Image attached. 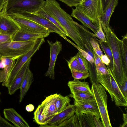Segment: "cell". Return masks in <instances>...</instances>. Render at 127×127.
I'll list each match as a JSON object with an SVG mask.
<instances>
[{
	"label": "cell",
	"instance_id": "40",
	"mask_svg": "<svg viewBox=\"0 0 127 127\" xmlns=\"http://www.w3.org/2000/svg\"><path fill=\"white\" fill-rule=\"evenodd\" d=\"M70 7H75L82 0H59Z\"/></svg>",
	"mask_w": 127,
	"mask_h": 127
},
{
	"label": "cell",
	"instance_id": "19",
	"mask_svg": "<svg viewBox=\"0 0 127 127\" xmlns=\"http://www.w3.org/2000/svg\"><path fill=\"white\" fill-rule=\"evenodd\" d=\"M74 22L78 27L80 36L85 46L86 51L94 57L93 49L90 42L91 37H93L95 38L93 35V33L83 25L75 21Z\"/></svg>",
	"mask_w": 127,
	"mask_h": 127
},
{
	"label": "cell",
	"instance_id": "33",
	"mask_svg": "<svg viewBox=\"0 0 127 127\" xmlns=\"http://www.w3.org/2000/svg\"><path fill=\"white\" fill-rule=\"evenodd\" d=\"M72 76L74 79L82 80L85 79L89 77V72L82 71L77 70L71 69Z\"/></svg>",
	"mask_w": 127,
	"mask_h": 127
},
{
	"label": "cell",
	"instance_id": "8",
	"mask_svg": "<svg viewBox=\"0 0 127 127\" xmlns=\"http://www.w3.org/2000/svg\"><path fill=\"white\" fill-rule=\"evenodd\" d=\"M42 43L40 41H36L33 46L27 53L17 59L15 64L5 80L2 85L8 88L12 83L22 68L27 61L33 56L41 47Z\"/></svg>",
	"mask_w": 127,
	"mask_h": 127
},
{
	"label": "cell",
	"instance_id": "34",
	"mask_svg": "<svg viewBox=\"0 0 127 127\" xmlns=\"http://www.w3.org/2000/svg\"><path fill=\"white\" fill-rule=\"evenodd\" d=\"M75 55L84 71L89 72V64L87 60L82 55L79 51Z\"/></svg>",
	"mask_w": 127,
	"mask_h": 127
},
{
	"label": "cell",
	"instance_id": "11",
	"mask_svg": "<svg viewBox=\"0 0 127 127\" xmlns=\"http://www.w3.org/2000/svg\"><path fill=\"white\" fill-rule=\"evenodd\" d=\"M17 13L23 17L46 28L50 33H56L65 40H67L66 35L58 28L45 18L31 13Z\"/></svg>",
	"mask_w": 127,
	"mask_h": 127
},
{
	"label": "cell",
	"instance_id": "12",
	"mask_svg": "<svg viewBox=\"0 0 127 127\" xmlns=\"http://www.w3.org/2000/svg\"><path fill=\"white\" fill-rule=\"evenodd\" d=\"M47 42L50 48V59L48 68L45 74V76L54 80L55 64L57 56L62 50V45L61 42L58 40L54 43L48 40Z\"/></svg>",
	"mask_w": 127,
	"mask_h": 127
},
{
	"label": "cell",
	"instance_id": "14",
	"mask_svg": "<svg viewBox=\"0 0 127 127\" xmlns=\"http://www.w3.org/2000/svg\"><path fill=\"white\" fill-rule=\"evenodd\" d=\"M75 107L74 105L69 104L65 109L50 119L47 124L57 127L60 124L73 115L75 113Z\"/></svg>",
	"mask_w": 127,
	"mask_h": 127
},
{
	"label": "cell",
	"instance_id": "43",
	"mask_svg": "<svg viewBox=\"0 0 127 127\" xmlns=\"http://www.w3.org/2000/svg\"><path fill=\"white\" fill-rule=\"evenodd\" d=\"M15 126L2 118L0 114V127H15Z\"/></svg>",
	"mask_w": 127,
	"mask_h": 127
},
{
	"label": "cell",
	"instance_id": "36",
	"mask_svg": "<svg viewBox=\"0 0 127 127\" xmlns=\"http://www.w3.org/2000/svg\"><path fill=\"white\" fill-rule=\"evenodd\" d=\"M68 41L75 47L80 52L82 55L92 65H93L94 63V58L92 56L85 51L79 47L77 45L74 44L69 40Z\"/></svg>",
	"mask_w": 127,
	"mask_h": 127
},
{
	"label": "cell",
	"instance_id": "21",
	"mask_svg": "<svg viewBox=\"0 0 127 127\" xmlns=\"http://www.w3.org/2000/svg\"><path fill=\"white\" fill-rule=\"evenodd\" d=\"M71 16L80 21L85 27L90 29L94 33L98 31L99 27L93 24L88 17L77 9H72Z\"/></svg>",
	"mask_w": 127,
	"mask_h": 127
},
{
	"label": "cell",
	"instance_id": "22",
	"mask_svg": "<svg viewBox=\"0 0 127 127\" xmlns=\"http://www.w3.org/2000/svg\"><path fill=\"white\" fill-rule=\"evenodd\" d=\"M13 58L2 57L1 60L2 69L0 70V83L5 81L13 67L16 62Z\"/></svg>",
	"mask_w": 127,
	"mask_h": 127
},
{
	"label": "cell",
	"instance_id": "41",
	"mask_svg": "<svg viewBox=\"0 0 127 127\" xmlns=\"http://www.w3.org/2000/svg\"><path fill=\"white\" fill-rule=\"evenodd\" d=\"M12 41V35L5 34H0V43Z\"/></svg>",
	"mask_w": 127,
	"mask_h": 127
},
{
	"label": "cell",
	"instance_id": "15",
	"mask_svg": "<svg viewBox=\"0 0 127 127\" xmlns=\"http://www.w3.org/2000/svg\"><path fill=\"white\" fill-rule=\"evenodd\" d=\"M118 2V0H111L103 10L100 19L101 25L105 34L106 33L108 28L109 27L111 17Z\"/></svg>",
	"mask_w": 127,
	"mask_h": 127
},
{
	"label": "cell",
	"instance_id": "18",
	"mask_svg": "<svg viewBox=\"0 0 127 127\" xmlns=\"http://www.w3.org/2000/svg\"><path fill=\"white\" fill-rule=\"evenodd\" d=\"M3 113L6 120L11 122L16 127H29V124L13 108H5Z\"/></svg>",
	"mask_w": 127,
	"mask_h": 127
},
{
	"label": "cell",
	"instance_id": "13",
	"mask_svg": "<svg viewBox=\"0 0 127 127\" xmlns=\"http://www.w3.org/2000/svg\"><path fill=\"white\" fill-rule=\"evenodd\" d=\"M75 113L78 116L83 113L89 114L99 118V110L95 99L76 101H74Z\"/></svg>",
	"mask_w": 127,
	"mask_h": 127
},
{
	"label": "cell",
	"instance_id": "27",
	"mask_svg": "<svg viewBox=\"0 0 127 127\" xmlns=\"http://www.w3.org/2000/svg\"><path fill=\"white\" fill-rule=\"evenodd\" d=\"M94 116L85 113L77 116L79 127H95L93 121Z\"/></svg>",
	"mask_w": 127,
	"mask_h": 127
},
{
	"label": "cell",
	"instance_id": "24",
	"mask_svg": "<svg viewBox=\"0 0 127 127\" xmlns=\"http://www.w3.org/2000/svg\"><path fill=\"white\" fill-rule=\"evenodd\" d=\"M33 81V74L29 68L20 88V102L23 99Z\"/></svg>",
	"mask_w": 127,
	"mask_h": 127
},
{
	"label": "cell",
	"instance_id": "23",
	"mask_svg": "<svg viewBox=\"0 0 127 127\" xmlns=\"http://www.w3.org/2000/svg\"><path fill=\"white\" fill-rule=\"evenodd\" d=\"M67 85L71 93L76 92H82L93 94L87 82H82L78 79H74L72 81H69Z\"/></svg>",
	"mask_w": 127,
	"mask_h": 127
},
{
	"label": "cell",
	"instance_id": "17",
	"mask_svg": "<svg viewBox=\"0 0 127 127\" xmlns=\"http://www.w3.org/2000/svg\"><path fill=\"white\" fill-rule=\"evenodd\" d=\"M58 94L51 95L47 97L40 104L44 116L50 119L57 114L55 105Z\"/></svg>",
	"mask_w": 127,
	"mask_h": 127
},
{
	"label": "cell",
	"instance_id": "28",
	"mask_svg": "<svg viewBox=\"0 0 127 127\" xmlns=\"http://www.w3.org/2000/svg\"><path fill=\"white\" fill-rule=\"evenodd\" d=\"M45 18L55 24L67 36L69 37L65 30L59 23L54 18L52 17L41 8L35 12L32 13Z\"/></svg>",
	"mask_w": 127,
	"mask_h": 127
},
{
	"label": "cell",
	"instance_id": "37",
	"mask_svg": "<svg viewBox=\"0 0 127 127\" xmlns=\"http://www.w3.org/2000/svg\"><path fill=\"white\" fill-rule=\"evenodd\" d=\"M92 37L91 38L90 42L92 47L96 54L100 57L102 55L103 52L99 45L96 39Z\"/></svg>",
	"mask_w": 127,
	"mask_h": 127
},
{
	"label": "cell",
	"instance_id": "1",
	"mask_svg": "<svg viewBox=\"0 0 127 127\" xmlns=\"http://www.w3.org/2000/svg\"><path fill=\"white\" fill-rule=\"evenodd\" d=\"M42 9L55 19L65 30L77 46L84 50L85 46L80 36L78 26L71 16L62 8L56 0H46Z\"/></svg>",
	"mask_w": 127,
	"mask_h": 127
},
{
	"label": "cell",
	"instance_id": "51",
	"mask_svg": "<svg viewBox=\"0 0 127 127\" xmlns=\"http://www.w3.org/2000/svg\"></svg>",
	"mask_w": 127,
	"mask_h": 127
},
{
	"label": "cell",
	"instance_id": "20",
	"mask_svg": "<svg viewBox=\"0 0 127 127\" xmlns=\"http://www.w3.org/2000/svg\"><path fill=\"white\" fill-rule=\"evenodd\" d=\"M49 32L41 33H31L20 30L12 35V41H25L44 38L50 34Z\"/></svg>",
	"mask_w": 127,
	"mask_h": 127
},
{
	"label": "cell",
	"instance_id": "5",
	"mask_svg": "<svg viewBox=\"0 0 127 127\" xmlns=\"http://www.w3.org/2000/svg\"><path fill=\"white\" fill-rule=\"evenodd\" d=\"M91 90L96 101L104 127H111L107 109V95L105 88L100 84L93 83Z\"/></svg>",
	"mask_w": 127,
	"mask_h": 127
},
{
	"label": "cell",
	"instance_id": "26",
	"mask_svg": "<svg viewBox=\"0 0 127 127\" xmlns=\"http://www.w3.org/2000/svg\"><path fill=\"white\" fill-rule=\"evenodd\" d=\"M95 39L99 42L105 55L107 56L110 61L109 65L107 66V67L109 73L111 72L113 70L114 67L113 59L111 49L107 41H103L99 40L96 38Z\"/></svg>",
	"mask_w": 127,
	"mask_h": 127
},
{
	"label": "cell",
	"instance_id": "31",
	"mask_svg": "<svg viewBox=\"0 0 127 127\" xmlns=\"http://www.w3.org/2000/svg\"><path fill=\"white\" fill-rule=\"evenodd\" d=\"M79 127L77 116L74 115L59 125L57 127Z\"/></svg>",
	"mask_w": 127,
	"mask_h": 127
},
{
	"label": "cell",
	"instance_id": "6",
	"mask_svg": "<svg viewBox=\"0 0 127 127\" xmlns=\"http://www.w3.org/2000/svg\"><path fill=\"white\" fill-rule=\"evenodd\" d=\"M8 14L11 13H33L44 5V0H6Z\"/></svg>",
	"mask_w": 127,
	"mask_h": 127
},
{
	"label": "cell",
	"instance_id": "3",
	"mask_svg": "<svg viewBox=\"0 0 127 127\" xmlns=\"http://www.w3.org/2000/svg\"><path fill=\"white\" fill-rule=\"evenodd\" d=\"M38 39L25 41H11L0 43V54L2 57L12 58L16 60L28 52Z\"/></svg>",
	"mask_w": 127,
	"mask_h": 127
},
{
	"label": "cell",
	"instance_id": "29",
	"mask_svg": "<svg viewBox=\"0 0 127 127\" xmlns=\"http://www.w3.org/2000/svg\"><path fill=\"white\" fill-rule=\"evenodd\" d=\"M33 119L35 122L40 126L46 124L49 119L46 118L43 112L42 108L39 105L34 113Z\"/></svg>",
	"mask_w": 127,
	"mask_h": 127
},
{
	"label": "cell",
	"instance_id": "25",
	"mask_svg": "<svg viewBox=\"0 0 127 127\" xmlns=\"http://www.w3.org/2000/svg\"><path fill=\"white\" fill-rule=\"evenodd\" d=\"M71 100L68 95L63 96L60 94H58L55 102L57 114L65 109L70 104Z\"/></svg>",
	"mask_w": 127,
	"mask_h": 127
},
{
	"label": "cell",
	"instance_id": "30",
	"mask_svg": "<svg viewBox=\"0 0 127 127\" xmlns=\"http://www.w3.org/2000/svg\"><path fill=\"white\" fill-rule=\"evenodd\" d=\"M73 98L76 101L95 99L93 94L82 92H76L70 94L68 96Z\"/></svg>",
	"mask_w": 127,
	"mask_h": 127
},
{
	"label": "cell",
	"instance_id": "49",
	"mask_svg": "<svg viewBox=\"0 0 127 127\" xmlns=\"http://www.w3.org/2000/svg\"><path fill=\"white\" fill-rule=\"evenodd\" d=\"M2 57L1 55L0 54V60H1V59L2 58Z\"/></svg>",
	"mask_w": 127,
	"mask_h": 127
},
{
	"label": "cell",
	"instance_id": "7",
	"mask_svg": "<svg viewBox=\"0 0 127 127\" xmlns=\"http://www.w3.org/2000/svg\"><path fill=\"white\" fill-rule=\"evenodd\" d=\"M75 7L99 27V19L103 11L102 0H82Z\"/></svg>",
	"mask_w": 127,
	"mask_h": 127
},
{
	"label": "cell",
	"instance_id": "50",
	"mask_svg": "<svg viewBox=\"0 0 127 127\" xmlns=\"http://www.w3.org/2000/svg\"><path fill=\"white\" fill-rule=\"evenodd\" d=\"M2 9H0V11Z\"/></svg>",
	"mask_w": 127,
	"mask_h": 127
},
{
	"label": "cell",
	"instance_id": "4",
	"mask_svg": "<svg viewBox=\"0 0 127 127\" xmlns=\"http://www.w3.org/2000/svg\"><path fill=\"white\" fill-rule=\"evenodd\" d=\"M99 83L109 94L111 100L117 106H127V98L123 95L118 85L112 75L109 73L97 76Z\"/></svg>",
	"mask_w": 127,
	"mask_h": 127
},
{
	"label": "cell",
	"instance_id": "2",
	"mask_svg": "<svg viewBox=\"0 0 127 127\" xmlns=\"http://www.w3.org/2000/svg\"><path fill=\"white\" fill-rule=\"evenodd\" d=\"M105 34L112 52L113 61V69L109 73L118 85H122L127 79V66L125 64L122 55V40L118 38L110 26Z\"/></svg>",
	"mask_w": 127,
	"mask_h": 127
},
{
	"label": "cell",
	"instance_id": "46",
	"mask_svg": "<svg viewBox=\"0 0 127 127\" xmlns=\"http://www.w3.org/2000/svg\"><path fill=\"white\" fill-rule=\"evenodd\" d=\"M123 120L124 121L123 124L121 125V127H127V113H123Z\"/></svg>",
	"mask_w": 127,
	"mask_h": 127
},
{
	"label": "cell",
	"instance_id": "16",
	"mask_svg": "<svg viewBox=\"0 0 127 127\" xmlns=\"http://www.w3.org/2000/svg\"><path fill=\"white\" fill-rule=\"evenodd\" d=\"M31 60V58L25 63L17 75L12 83L8 88V93L10 95L14 94L18 90L20 89L27 70L30 68Z\"/></svg>",
	"mask_w": 127,
	"mask_h": 127
},
{
	"label": "cell",
	"instance_id": "45",
	"mask_svg": "<svg viewBox=\"0 0 127 127\" xmlns=\"http://www.w3.org/2000/svg\"><path fill=\"white\" fill-rule=\"evenodd\" d=\"M100 58L102 62L107 66L109 65L110 61L107 56L103 54L101 56Z\"/></svg>",
	"mask_w": 127,
	"mask_h": 127
},
{
	"label": "cell",
	"instance_id": "9",
	"mask_svg": "<svg viewBox=\"0 0 127 127\" xmlns=\"http://www.w3.org/2000/svg\"><path fill=\"white\" fill-rule=\"evenodd\" d=\"M8 14L18 25L20 27L19 30L21 31L31 33L49 32L46 28L23 17L18 13H11Z\"/></svg>",
	"mask_w": 127,
	"mask_h": 127
},
{
	"label": "cell",
	"instance_id": "47",
	"mask_svg": "<svg viewBox=\"0 0 127 127\" xmlns=\"http://www.w3.org/2000/svg\"><path fill=\"white\" fill-rule=\"evenodd\" d=\"M111 0H102L103 10L105 8Z\"/></svg>",
	"mask_w": 127,
	"mask_h": 127
},
{
	"label": "cell",
	"instance_id": "38",
	"mask_svg": "<svg viewBox=\"0 0 127 127\" xmlns=\"http://www.w3.org/2000/svg\"><path fill=\"white\" fill-rule=\"evenodd\" d=\"M122 43V55L126 65L127 66V34L121 40Z\"/></svg>",
	"mask_w": 127,
	"mask_h": 127
},
{
	"label": "cell",
	"instance_id": "44",
	"mask_svg": "<svg viewBox=\"0 0 127 127\" xmlns=\"http://www.w3.org/2000/svg\"><path fill=\"white\" fill-rule=\"evenodd\" d=\"M93 121L95 127H104L102 122L100 120L99 118L94 116Z\"/></svg>",
	"mask_w": 127,
	"mask_h": 127
},
{
	"label": "cell",
	"instance_id": "35",
	"mask_svg": "<svg viewBox=\"0 0 127 127\" xmlns=\"http://www.w3.org/2000/svg\"><path fill=\"white\" fill-rule=\"evenodd\" d=\"M97 76L103 75L109 73L108 69L105 65L101 61L99 64L95 65Z\"/></svg>",
	"mask_w": 127,
	"mask_h": 127
},
{
	"label": "cell",
	"instance_id": "10",
	"mask_svg": "<svg viewBox=\"0 0 127 127\" xmlns=\"http://www.w3.org/2000/svg\"><path fill=\"white\" fill-rule=\"evenodd\" d=\"M6 2L0 11V34L13 35L20 29L18 25L8 15L6 10Z\"/></svg>",
	"mask_w": 127,
	"mask_h": 127
},
{
	"label": "cell",
	"instance_id": "32",
	"mask_svg": "<svg viewBox=\"0 0 127 127\" xmlns=\"http://www.w3.org/2000/svg\"><path fill=\"white\" fill-rule=\"evenodd\" d=\"M67 62L70 69H72L82 71H84L80 65L76 55L72 57L69 60L67 61Z\"/></svg>",
	"mask_w": 127,
	"mask_h": 127
},
{
	"label": "cell",
	"instance_id": "39",
	"mask_svg": "<svg viewBox=\"0 0 127 127\" xmlns=\"http://www.w3.org/2000/svg\"><path fill=\"white\" fill-rule=\"evenodd\" d=\"M93 35L94 37H97L101 41H107L105 34L103 32L101 25L100 18L99 19V29L98 31L96 33H93Z\"/></svg>",
	"mask_w": 127,
	"mask_h": 127
},
{
	"label": "cell",
	"instance_id": "48",
	"mask_svg": "<svg viewBox=\"0 0 127 127\" xmlns=\"http://www.w3.org/2000/svg\"><path fill=\"white\" fill-rule=\"evenodd\" d=\"M6 2V0H0V9L2 8Z\"/></svg>",
	"mask_w": 127,
	"mask_h": 127
},
{
	"label": "cell",
	"instance_id": "42",
	"mask_svg": "<svg viewBox=\"0 0 127 127\" xmlns=\"http://www.w3.org/2000/svg\"><path fill=\"white\" fill-rule=\"evenodd\" d=\"M118 85L123 95L127 98V79L125 80L124 83L122 85Z\"/></svg>",
	"mask_w": 127,
	"mask_h": 127
}]
</instances>
